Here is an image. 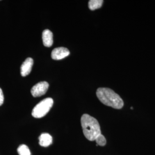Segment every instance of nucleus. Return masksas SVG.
<instances>
[{
	"label": "nucleus",
	"instance_id": "obj_1",
	"mask_svg": "<svg viewBox=\"0 0 155 155\" xmlns=\"http://www.w3.org/2000/svg\"><path fill=\"white\" fill-rule=\"evenodd\" d=\"M96 94L100 101L105 105L116 109H121L124 105L121 97L111 89L104 87L98 88Z\"/></svg>",
	"mask_w": 155,
	"mask_h": 155
},
{
	"label": "nucleus",
	"instance_id": "obj_2",
	"mask_svg": "<svg viewBox=\"0 0 155 155\" xmlns=\"http://www.w3.org/2000/svg\"><path fill=\"white\" fill-rule=\"evenodd\" d=\"M81 125L85 137L89 141H95L101 134L99 122L94 117L84 114L81 117Z\"/></svg>",
	"mask_w": 155,
	"mask_h": 155
},
{
	"label": "nucleus",
	"instance_id": "obj_3",
	"mask_svg": "<svg viewBox=\"0 0 155 155\" xmlns=\"http://www.w3.org/2000/svg\"><path fill=\"white\" fill-rule=\"evenodd\" d=\"M54 104V100L51 98H47L41 101L33 109L32 115L36 118L45 117L50 110Z\"/></svg>",
	"mask_w": 155,
	"mask_h": 155
},
{
	"label": "nucleus",
	"instance_id": "obj_4",
	"mask_svg": "<svg viewBox=\"0 0 155 155\" xmlns=\"http://www.w3.org/2000/svg\"><path fill=\"white\" fill-rule=\"evenodd\" d=\"M49 87V84L47 82H40L35 84L31 89V94L34 97H38L45 95Z\"/></svg>",
	"mask_w": 155,
	"mask_h": 155
},
{
	"label": "nucleus",
	"instance_id": "obj_5",
	"mask_svg": "<svg viewBox=\"0 0 155 155\" xmlns=\"http://www.w3.org/2000/svg\"><path fill=\"white\" fill-rule=\"evenodd\" d=\"M70 55V51L66 48H56L52 51L51 58L54 60H61Z\"/></svg>",
	"mask_w": 155,
	"mask_h": 155
},
{
	"label": "nucleus",
	"instance_id": "obj_6",
	"mask_svg": "<svg viewBox=\"0 0 155 155\" xmlns=\"http://www.w3.org/2000/svg\"><path fill=\"white\" fill-rule=\"evenodd\" d=\"M33 64V60L31 58H28L24 61L21 66V75L22 77H26L31 73Z\"/></svg>",
	"mask_w": 155,
	"mask_h": 155
},
{
	"label": "nucleus",
	"instance_id": "obj_7",
	"mask_svg": "<svg viewBox=\"0 0 155 155\" xmlns=\"http://www.w3.org/2000/svg\"><path fill=\"white\" fill-rule=\"evenodd\" d=\"M42 39L45 47H50L53 45V33L50 30L45 29L43 32Z\"/></svg>",
	"mask_w": 155,
	"mask_h": 155
},
{
	"label": "nucleus",
	"instance_id": "obj_8",
	"mask_svg": "<svg viewBox=\"0 0 155 155\" xmlns=\"http://www.w3.org/2000/svg\"><path fill=\"white\" fill-rule=\"evenodd\" d=\"M39 144L44 147H47L52 143V137L48 133H43L39 137Z\"/></svg>",
	"mask_w": 155,
	"mask_h": 155
},
{
	"label": "nucleus",
	"instance_id": "obj_9",
	"mask_svg": "<svg viewBox=\"0 0 155 155\" xmlns=\"http://www.w3.org/2000/svg\"><path fill=\"white\" fill-rule=\"evenodd\" d=\"M102 0H90L89 2V8L91 11L100 9L103 4Z\"/></svg>",
	"mask_w": 155,
	"mask_h": 155
},
{
	"label": "nucleus",
	"instance_id": "obj_10",
	"mask_svg": "<svg viewBox=\"0 0 155 155\" xmlns=\"http://www.w3.org/2000/svg\"><path fill=\"white\" fill-rule=\"evenodd\" d=\"M17 152L19 155H31L29 148L24 144L21 145L18 147L17 148Z\"/></svg>",
	"mask_w": 155,
	"mask_h": 155
},
{
	"label": "nucleus",
	"instance_id": "obj_11",
	"mask_svg": "<svg viewBox=\"0 0 155 155\" xmlns=\"http://www.w3.org/2000/svg\"><path fill=\"white\" fill-rule=\"evenodd\" d=\"M95 141H96L97 145H100V146H105L106 144V140L105 137H104V135L101 134L99 135L95 140Z\"/></svg>",
	"mask_w": 155,
	"mask_h": 155
},
{
	"label": "nucleus",
	"instance_id": "obj_12",
	"mask_svg": "<svg viewBox=\"0 0 155 155\" xmlns=\"http://www.w3.org/2000/svg\"><path fill=\"white\" fill-rule=\"evenodd\" d=\"M4 97L2 90L0 88V106L2 105L4 103Z\"/></svg>",
	"mask_w": 155,
	"mask_h": 155
}]
</instances>
